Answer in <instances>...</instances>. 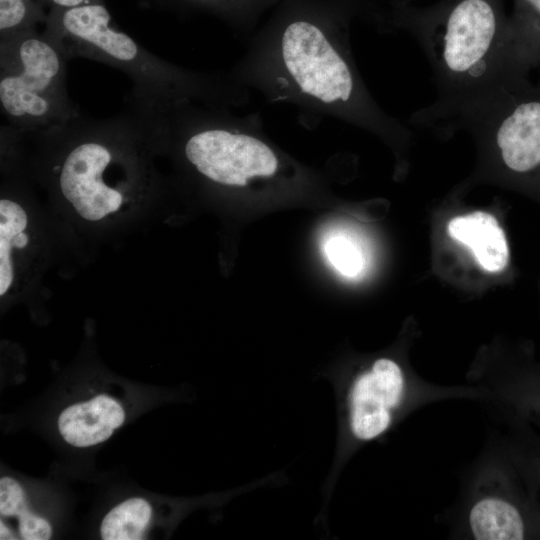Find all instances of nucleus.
<instances>
[{
	"label": "nucleus",
	"instance_id": "18",
	"mask_svg": "<svg viewBox=\"0 0 540 540\" xmlns=\"http://www.w3.org/2000/svg\"><path fill=\"white\" fill-rule=\"evenodd\" d=\"M0 538L1 539H15V537L12 536L11 531L4 525L3 521L0 522Z\"/></svg>",
	"mask_w": 540,
	"mask_h": 540
},
{
	"label": "nucleus",
	"instance_id": "19",
	"mask_svg": "<svg viewBox=\"0 0 540 540\" xmlns=\"http://www.w3.org/2000/svg\"><path fill=\"white\" fill-rule=\"evenodd\" d=\"M412 0H389V5L410 3ZM388 5V6H389Z\"/></svg>",
	"mask_w": 540,
	"mask_h": 540
},
{
	"label": "nucleus",
	"instance_id": "10",
	"mask_svg": "<svg viewBox=\"0 0 540 540\" xmlns=\"http://www.w3.org/2000/svg\"><path fill=\"white\" fill-rule=\"evenodd\" d=\"M508 20L516 60L540 66V0H514Z\"/></svg>",
	"mask_w": 540,
	"mask_h": 540
},
{
	"label": "nucleus",
	"instance_id": "11",
	"mask_svg": "<svg viewBox=\"0 0 540 540\" xmlns=\"http://www.w3.org/2000/svg\"><path fill=\"white\" fill-rule=\"evenodd\" d=\"M28 217L23 207L14 200H0V295L3 296L13 282L12 252L26 247L29 241L24 232Z\"/></svg>",
	"mask_w": 540,
	"mask_h": 540
},
{
	"label": "nucleus",
	"instance_id": "5",
	"mask_svg": "<svg viewBox=\"0 0 540 540\" xmlns=\"http://www.w3.org/2000/svg\"><path fill=\"white\" fill-rule=\"evenodd\" d=\"M462 127L490 145L501 166L540 187V66H520L441 129Z\"/></svg>",
	"mask_w": 540,
	"mask_h": 540
},
{
	"label": "nucleus",
	"instance_id": "4",
	"mask_svg": "<svg viewBox=\"0 0 540 540\" xmlns=\"http://www.w3.org/2000/svg\"><path fill=\"white\" fill-rule=\"evenodd\" d=\"M66 61L44 30L0 39V108L8 125L28 134L80 115L68 94Z\"/></svg>",
	"mask_w": 540,
	"mask_h": 540
},
{
	"label": "nucleus",
	"instance_id": "2",
	"mask_svg": "<svg viewBox=\"0 0 540 540\" xmlns=\"http://www.w3.org/2000/svg\"><path fill=\"white\" fill-rule=\"evenodd\" d=\"M383 14L379 24L411 34L432 68L438 96L412 116L416 126L438 129L523 65L514 56L504 0L403 3Z\"/></svg>",
	"mask_w": 540,
	"mask_h": 540
},
{
	"label": "nucleus",
	"instance_id": "15",
	"mask_svg": "<svg viewBox=\"0 0 540 540\" xmlns=\"http://www.w3.org/2000/svg\"><path fill=\"white\" fill-rule=\"evenodd\" d=\"M0 513L2 516L17 517L18 523L33 515L27 506L22 487L11 477L0 479Z\"/></svg>",
	"mask_w": 540,
	"mask_h": 540
},
{
	"label": "nucleus",
	"instance_id": "9",
	"mask_svg": "<svg viewBox=\"0 0 540 540\" xmlns=\"http://www.w3.org/2000/svg\"><path fill=\"white\" fill-rule=\"evenodd\" d=\"M468 520L475 539L520 540L525 535L520 511L502 498L485 497L478 500L469 512Z\"/></svg>",
	"mask_w": 540,
	"mask_h": 540
},
{
	"label": "nucleus",
	"instance_id": "12",
	"mask_svg": "<svg viewBox=\"0 0 540 540\" xmlns=\"http://www.w3.org/2000/svg\"><path fill=\"white\" fill-rule=\"evenodd\" d=\"M152 509L143 498H130L111 509L102 520L104 540L141 539L150 521Z\"/></svg>",
	"mask_w": 540,
	"mask_h": 540
},
{
	"label": "nucleus",
	"instance_id": "7",
	"mask_svg": "<svg viewBox=\"0 0 540 540\" xmlns=\"http://www.w3.org/2000/svg\"><path fill=\"white\" fill-rule=\"evenodd\" d=\"M124 419L122 406L101 394L65 408L58 417V429L70 445L90 447L110 438Z\"/></svg>",
	"mask_w": 540,
	"mask_h": 540
},
{
	"label": "nucleus",
	"instance_id": "16",
	"mask_svg": "<svg viewBox=\"0 0 540 540\" xmlns=\"http://www.w3.org/2000/svg\"><path fill=\"white\" fill-rule=\"evenodd\" d=\"M184 4L186 6L209 9L222 15H226L229 19L231 16H236L240 13V8L244 6V0H170Z\"/></svg>",
	"mask_w": 540,
	"mask_h": 540
},
{
	"label": "nucleus",
	"instance_id": "17",
	"mask_svg": "<svg viewBox=\"0 0 540 540\" xmlns=\"http://www.w3.org/2000/svg\"><path fill=\"white\" fill-rule=\"evenodd\" d=\"M51 8H71L81 5L104 3L103 0H37Z\"/></svg>",
	"mask_w": 540,
	"mask_h": 540
},
{
	"label": "nucleus",
	"instance_id": "6",
	"mask_svg": "<svg viewBox=\"0 0 540 540\" xmlns=\"http://www.w3.org/2000/svg\"><path fill=\"white\" fill-rule=\"evenodd\" d=\"M406 383L401 366L387 357L377 358L345 382H333L340 418L337 453L346 444L376 440L390 429L404 400Z\"/></svg>",
	"mask_w": 540,
	"mask_h": 540
},
{
	"label": "nucleus",
	"instance_id": "13",
	"mask_svg": "<svg viewBox=\"0 0 540 540\" xmlns=\"http://www.w3.org/2000/svg\"><path fill=\"white\" fill-rule=\"evenodd\" d=\"M326 260L342 276L357 278L365 270L366 257L356 239L341 231L331 232L323 241Z\"/></svg>",
	"mask_w": 540,
	"mask_h": 540
},
{
	"label": "nucleus",
	"instance_id": "8",
	"mask_svg": "<svg viewBox=\"0 0 540 540\" xmlns=\"http://www.w3.org/2000/svg\"><path fill=\"white\" fill-rule=\"evenodd\" d=\"M448 234L468 246L480 266L489 272H499L509 262L505 234L489 213L477 211L452 219Z\"/></svg>",
	"mask_w": 540,
	"mask_h": 540
},
{
	"label": "nucleus",
	"instance_id": "1",
	"mask_svg": "<svg viewBox=\"0 0 540 540\" xmlns=\"http://www.w3.org/2000/svg\"><path fill=\"white\" fill-rule=\"evenodd\" d=\"M347 20L329 10H291L257 34L229 72L269 103L289 104L315 121L332 117L400 141L408 131L364 83Z\"/></svg>",
	"mask_w": 540,
	"mask_h": 540
},
{
	"label": "nucleus",
	"instance_id": "3",
	"mask_svg": "<svg viewBox=\"0 0 540 540\" xmlns=\"http://www.w3.org/2000/svg\"><path fill=\"white\" fill-rule=\"evenodd\" d=\"M45 33L66 60L76 57L105 63L124 72L133 83L129 103L166 105L183 101L245 107L251 91L230 72H200L172 64L144 49L111 25L104 3L51 8Z\"/></svg>",
	"mask_w": 540,
	"mask_h": 540
},
{
	"label": "nucleus",
	"instance_id": "14",
	"mask_svg": "<svg viewBox=\"0 0 540 540\" xmlns=\"http://www.w3.org/2000/svg\"><path fill=\"white\" fill-rule=\"evenodd\" d=\"M47 14L37 0H0V39L37 28L46 22Z\"/></svg>",
	"mask_w": 540,
	"mask_h": 540
}]
</instances>
